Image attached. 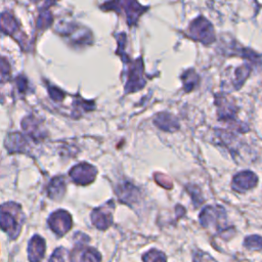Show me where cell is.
Segmentation results:
<instances>
[{"label":"cell","mask_w":262,"mask_h":262,"mask_svg":"<svg viewBox=\"0 0 262 262\" xmlns=\"http://www.w3.org/2000/svg\"><path fill=\"white\" fill-rule=\"evenodd\" d=\"M49 227L58 235H63L72 227V217L64 210L53 212L48 219Z\"/></svg>","instance_id":"8992f818"},{"label":"cell","mask_w":262,"mask_h":262,"mask_svg":"<svg viewBox=\"0 0 262 262\" xmlns=\"http://www.w3.org/2000/svg\"><path fill=\"white\" fill-rule=\"evenodd\" d=\"M18 30V26L16 24L15 18L9 14L8 12H3L0 15V31L13 35Z\"/></svg>","instance_id":"9a60e30c"},{"label":"cell","mask_w":262,"mask_h":262,"mask_svg":"<svg viewBox=\"0 0 262 262\" xmlns=\"http://www.w3.org/2000/svg\"><path fill=\"white\" fill-rule=\"evenodd\" d=\"M143 64L141 58L133 61L129 68L127 73V85H126V92H132L141 89L144 84L145 80L143 78Z\"/></svg>","instance_id":"5b68a950"},{"label":"cell","mask_w":262,"mask_h":262,"mask_svg":"<svg viewBox=\"0 0 262 262\" xmlns=\"http://www.w3.org/2000/svg\"><path fill=\"white\" fill-rule=\"evenodd\" d=\"M182 80H183L185 90L190 91L196 85V83L199 81V77L195 74V72L192 69H190V70L186 71L185 73H183Z\"/></svg>","instance_id":"e0dca14e"},{"label":"cell","mask_w":262,"mask_h":262,"mask_svg":"<svg viewBox=\"0 0 262 262\" xmlns=\"http://www.w3.org/2000/svg\"><path fill=\"white\" fill-rule=\"evenodd\" d=\"M188 35L193 40L209 44L215 40V34L212 25L203 16L196 17L189 25Z\"/></svg>","instance_id":"3957f363"},{"label":"cell","mask_w":262,"mask_h":262,"mask_svg":"<svg viewBox=\"0 0 262 262\" xmlns=\"http://www.w3.org/2000/svg\"><path fill=\"white\" fill-rule=\"evenodd\" d=\"M114 208L113 202L111 201L108 204L96 208L91 213V221L93 225L100 229L105 230L108 228L113 223V215H112V209Z\"/></svg>","instance_id":"ba28073f"},{"label":"cell","mask_w":262,"mask_h":262,"mask_svg":"<svg viewBox=\"0 0 262 262\" xmlns=\"http://www.w3.org/2000/svg\"><path fill=\"white\" fill-rule=\"evenodd\" d=\"M45 253V242L39 236L35 235L31 238L28 246V257L31 262H39Z\"/></svg>","instance_id":"8fae6325"},{"label":"cell","mask_w":262,"mask_h":262,"mask_svg":"<svg viewBox=\"0 0 262 262\" xmlns=\"http://www.w3.org/2000/svg\"><path fill=\"white\" fill-rule=\"evenodd\" d=\"M201 224L209 229L214 230L225 238V233L232 232V227L228 225L225 210L220 206H208L200 214Z\"/></svg>","instance_id":"6da1fadb"},{"label":"cell","mask_w":262,"mask_h":262,"mask_svg":"<svg viewBox=\"0 0 262 262\" xmlns=\"http://www.w3.org/2000/svg\"><path fill=\"white\" fill-rule=\"evenodd\" d=\"M142 261L143 262H167V258L163 252L157 249H151L142 256Z\"/></svg>","instance_id":"ac0fdd59"},{"label":"cell","mask_w":262,"mask_h":262,"mask_svg":"<svg viewBox=\"0 0 262 262\" xmlns=\"http://www.w3.org/2000/svg\"><path fill=\"white\" fill-rule=\"evenodd\" d=\"M155 124L165 131H175L178 129L177 120L170 114L161 113L155 118Z\"/></svg>","instance_id":"5bb4252c"},{"label":"cell","mask_w":262,"mask_h":262,"mask_svg":"<svg viewBox=\"0 0 262 262\" xmlns=\"http://www.w3.org/2000/svg\"><path fill=\"white\" fill-rule=\"evenodd\" d=\"M117 193L120 201L126 204H131L135 202L138 196L136 187L129 182H124L120 184L117 188Z\"/></svg>","instance_id":"7c38bea8"},{"label":"cell","mask_w":262,"mask_h":262,"mask_svg":"<svg viewBox=\"0 0 262 262\" xmlns=\"http://www.w3.org/2000/svg\"><path fill=\"white\" fill-rule=\"evenodd\" d=\"M71 262H101V255L93 248L80 245L73 250Z\"/></svg>","instance_id":"9c48e42d"},{"label":"cell","mask_w":262,"mask_h":262,"mask_svg":"<svg viewBox=\"0 0 262 262\" xmlns=\"http://www.w3.org/2000/svg\"><path fill=\"white\" fill-rule=\"evenodd\" d=\"M114 3L119 7H116L112 2L105 3L101 7H103L104 9H113L118 11L123 10L127 15V20L130 26L134 25L137 21L138 17L145 10V7L141 6L138 2H135V1H123V2H114Z\"/></svg>","instance_id":"277c9868"},{"label":"cell","mask_w":262,"mask_h":262,"mask_svg":"<svg viewBox=\"0 0 262 262\" xmlns=\"http://www.w3.org/2000/svg\"><path fill=\"white\" fill-rule=\"evenodd\" d=\"M10 75V67L8 61L0 56V82L8 80Z\"/></svg>","instance_id":"44dd1931"},{"label":"cell","mask_w":262,"mask_h":262,"mask_svg":"<svg viewBox=\"0 0 262 262\" xmlns=\"http://www.w3.org/2000/svg\"><path fill=\"white\" fill-rule=\"evenodd\" d=\"M66 190L64 179L61 176L53 178L48 185V194L51 199H59L63 195Z\"/></svg>","instance_id":"2e32d148"},{"label":"cell","mask_w":262,"mask_h":262,"mask_svg":"<svg viewBox=\"0 0 262 262\" xmlns=\"http://www.w3.org/2000/svg\"><path fill=\"white\" fill-rule=\"evenodd\" d=\"M66 254H67V251L63 248H58L53 252L48 262H64Z\"/></svg>","instance_id":"603a6c76"},{"label":"cell","mask_w":262,"mask_h":262,"mask_svg":"<svg viewBox=\"0 0 262 262\" xmlns=\"http://www.w3.org/2000/svg\"><path fill=\"white\" fill-rule=\"evenodd\" d=\"M23 213L15 203H6L0 206V228L15 238L21 228Z\"/></svg>","instance_id":"7a4b0ae2"},{"label":"cell","mask_w":262,"mask_h":262,"mask_svg":"<svg viewBox=\"0 0 262 262\" xmlns=\"http://www.w3.org/2000/svg\"><path fill=\"white\" fill-rule=\"evenodd\" d=\"M193 262H217L211 255L203 251H196L193 253Z\"/></svg>","instance_id":"7402d4cb"},{"label":"cell","mask_w":262,"mask_h":262,"mask_svg":"<svg viewBox=\"0 0 262 262\" xmlns=\"http://www.w3.org/2000/svg\"><path fill=\"white\" fill-rule=\"evenodd\" d=\"M51 21H52V16H51L50 12L48 10H44V11H42V13L40 14V16L37 20V27L41 30H44L48 26H50Z\"/></svg>","instance_id":"ffe728a7"},{"label":"cell","mask_w":262,"mask_h":262,"mask_svg":"<svg viewBox=\"0 0 262 262\" xmlns=\"http://www.w3.org/2000/svg\"><path fill=\"white\" fill-rule=\"evenodd\" d=\"M5 145L10 152L26 151V147L28 146L26 138L24 137L23 134H20L18 132L9 134L5 141Z\"/></svg>","instance_id":"4fadbf2b"},{"label":"cell","mask_w":262,"mask_h":262,"mask_svg":"<svg viewBox=\"0 0 262 262\" xmlns=\"http://www.w3.org/2000/svg\"><path fill=\"white\" fill-rule=\"evenodd\" d=\"M244 246L250 250H261L262 249V237L260 235H249L245 238Z\"/></svg>","instance_id":"d6986e66"},{"label":"cell","mask_w":262,"mask_h":262,"mask_svg":"<svg viewBox=\"0 0 262 262\" xmlns=\"http://www.w3.org/2000/svg\"><path fill=\"white\" fill-rule=\"evenodd\" d=\"M70 176L75 183L86 185L94 180L96 176V169L90 164L81 163L71 169Z\"/></svg>","instance_id":"52a82bcc"},{"label":"cell","mask_w":262,"mask_h":262,"mask_svg":"<svg viewBox=\"0 0 262 262\" xmlns=\"http://www.w3.org/2000/svg\"><path fill=\"white\" fill-rule=\"evenodd\" d=\"M257 176L251 171L237 173L232 180V188L236 191H245L257 185Z\"/></svg>","instance_id":"30bf717a"}]
</instances>
